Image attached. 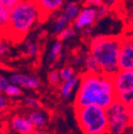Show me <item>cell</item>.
Listing matches in <instances>:
<instances>
[{"label":"cell","instance_id":"obj_1","mask_svg":"<svg viewBox=\"0 0 133 134\" xmlns=\"http://www.w3.org/2000/svg\"><path fill=\"white\" fill-rule=\"evenodd\" d=\"M117 99L113 79L110 76L100 74L84 72L80 76L79 87L76 92L74 107H99L108 109Z\"/></svg>","mask_w":133,"mask_h":134},{"label":"cell","instance_id":"obj_2","mask_svg":"<svg viewBox=\"0 0 133 134\" xmlns=\"http://www.w3.org/2000/svg\"><path fill=\"white\" fill-rule=\"evenodd\" d=\"M40 20H42L41 11L35 0H21L11 11L5 38L14 43L23 41Z\"/></svg>","mask_w":133,"mask_h":134},{"label":"cell","instance_id":"obj_3","mask_svg":"<svg viewBox=\"0 0 133 134\" xmlns=\"http://www.w3.org/2000/svg\"><path fill=\"white\" fill-rule=\"evenodd\" d=\"M121 36L96 35L90 41V54L100 66L103 75L113 77L119 71L118 59Z\"/></svg>","mask_w":133,"mask_h":134},{"label":"cell","instance_id":"obj_4","mask_svg":"<svg viewBox=\"0 0 133 134\" xmlns=\"http://www.w3.org/2000/svg\"><path fill=\"white\" fill-rule=\"evenodd\" d=\"M75 115L83 134H108L109 120L106 109L99 107L76 108Z\"/></svg>","mask_w":133,"mask_h":134},{"label":"cell","instance_id":"obj_5","mask_svg":"<svg viewBox=\"0 0 133 134\" xmlns=\"http://www.w3.org/2000/svg\"><path fill=\"white\" fill-rule=\"evenodd\" d=\"M106 111L109 120V134H125L132 128L129 108L120 100L116 99Z\"/></svg>","mask_w":133,"mask_h":134},{"label":"cell","instance_id":"obj_6","mask_svg":"<svg viewBox=\"0 0 133 134\" xmlns=\"http://www.w3.org/2000/svg\"><path fill=\"white\" fill-rule=\"evenodd\" d=\"M118 66L119 70H133V36H121Z\"/></svg>","mask_w":133,"mask_h":134},{"label":"cell","instance_id":"obj_7","mask_svg":"<svg viewBox=\"0 0 133 134\" xmlns=\"http://www.w3.org/2000/svg\"><path fill=\"white\" fill-rule=\"evenodd\" d=\"M112 79L116 96L133 92V70H119Z\"/></svg>","mask_w":133,"mask_h":134},{"label":"cell","instance_id":"obj_8","mask_svg":"<svg viewBox=\"0 0 133 134\" xmlns=\"http://www.w3.org/2000/svg\"><path fill=\"white\" fill-rule=\"evenodd\" d=\"M97 20V10L96 8L84 7L80 10L79 15L74 21V28L76 30H84L91 28L92 25Z\"/></svg>","mask_w":133,"mask_h":134},{"label":"cell","instance_id":"obj_9","mask_svg":"<svg viewBox=\"0 0 133 134\" xmlns=\"http://www.w3.org/2000/svg\"><path fill=\"white\" fill-rule=\"evenodd\" d=\"M7 126L9 130L20 134H31L35 130L34 127L30 122V120L28 119V117L19 114L13 115L7 121Z\"/></svg>","mask_w":133,"mask_h":134},{"label":"cell","instance_id":"obj_10","mask_svg":"<svg viewBox=\"0 0 133 134\" xmlns=\"http://www.w3.org/2000/svg\"><path fill=\"white\" fill-rule=\"evenodd\" d=\"M10 83L14 85H17L20 88H27V90H37L41 87V81L34 77L21 72H15L12 74L9 78Z\"/></svg>","mask_w":133,"mask_h":134},{"label":"cell","instance_id":"obj_11","mask_svg":"<svg viewBox=\"0 0 133 134\" xmlns=\"http://www.w3.org/2000/svg\"><path fill=\"white\" fill-rule=\"evenodd\" d=\"M35 1L41 11L42 20H44L53 13L58 12L64 5L66 0H35Z\"/></svg>","mask_w":133,"mask_h":134},{"label":"cell","instance_id":"obj_12","mask_svg":"<svg viewBox=\"0 0 133 134\" xmlns=\"http://www.w3.org/2000/svg\"><path fill=\"white\" fill-rule=\"evenodd\" d=\"M80 83V77L75 76L68 81L62 82L60 85V94L64 99H69L75 91L78 90Z\"/></svg>","mask_w":133,"mask_h":134},{"label":"cell","instance_id":"obj_13","mask_svg":"<svg viewBox=\"0 0 133 134\" xmlns=\"http://www.w3.org/2000/svg\"><path fill=\"white\" fill-rule=\"evenodd\" d=\"M28 119L32 124V126L34 127V129H43L46 124H47V116L44 112L40 110H34L31 111L28 115Z\"/></svg>","mask_w":133,"mask_h":134},{"label":"cell","instance_id":"obj_14","mask_svg":"<svg viewBox=\"0 0 133 134\" xmlns=\"http://www.w3.org/2000/svg\"><path fill=\"white\" fill-rule=\"evenodd\" d=\"M69 25H70V23L67 19V17L65 16V14L61 13L56 17V19L52 24V32L58 36L63 30H65L67 27H69Z\"/></svg>","mask_w":133,"mask_h":134},{"label":"cell","instance_id":"obj_15","mask_svg":"<svg viewBox=\"0 0 133 134\" xmlns=\"http://www.w3.org/2000/svg\"><path fill=\"white\" fill-rule=\"evenodd\" d=\"M10 14L11 11L0 4V36L5 37L7 30L10 21Z\"/></svg>","mask_w":133,"mask_h":134},{"label":"cell","instance_id":"obj_16","mask_svg":"<svg viewBox=\"0 0 133 134\" xmlns=\"http://www.w3.org/2000/svg\"><path fill=\"white\" fill-rule=\"evenodd\" d=\"M65 16L67 17V19L69 20V23L74 24L75 19L77 18V16L79 15L80 13V9H79V5L78 3L74 2V1H69L65 4V8H64V12Z\"/></svg>","mask_w":133,"mask_h":134},{"label":"cell","instance_id":"obj_17","mask_svg":"<svg viewBox=\"0 0 133 134\" xmlns=\"http://www.w3.org/2000/svg\"><path fill=\"white\" fill-rule=\"evenodd\" d=\"M84 64H85L86 72H88V74H95V75H100V74H102L100 66L98 65V63L95 61V59H94L90 53L86 55Z\"/></svg>","mask_w":133,"mask_h":134},{"label":"cell","instance_id":"obj_18","mask_svg":"<svg viewBox=\"0 0 133 134\" xmlns=\"http://www.w3.org/2000/svg\"><path fill=\"white\" fill-rule=\"evenodd\" d=\"M62 42L60 41H57L56 43L52 44L50 50L48 52V61L50 63H54L58 61V59L61 57V53H62Z\"/></svg>","mask_w":133,"mask_h":134},{"label":"cell","instance_id":"obj_19","mask_svg":"<svg viewBox=\"0 0 133 134\" xmlns=\"http://www.w3.org/2000/svg\"><path fill=\"white\" fill-rule=\"evenodd\" d=\"M38 50H40V47H38V44L36 42H33V41H28L26 44H25V52L28 57L30 58H33V57H36L37 53H38Z\"/></svg>","mask_w":133,"mask_h":134},{"label":"cell","instance_id":"obj_20","mask_svg":"<svg viewBox=\"0 0 133 134\" xmlns=\"http://www.w3.org/2000/svg\"><path fill=\"white\" fill-rule=\"evenodd\" d=\"M24 104L27 108L32 109V111L34 110H40L42 108V102L35 97H26L24 100Z\"/></svg>","mask_w":133,"mask_h":134},{"label":"cell","instance_id":"obj_21","mask_svg":"<svg viewBox=\"0 0 133 134\" xmlns=\"http://www.w3.org/2000/svg\"><path fill=\"white\" fill-rule=\"evenodd\" d=\"M75 34H76V29H75L74 27L69 26V27L66 28L65 30H63V31L60 33V34L58 35V41H60V42L67 41V40L74 37Z\"/></svg>","mask_w":133,"mask_h":134},{"label":"cell","instance_id":"obj_22","mask_svg":"<svg viewBox=\"0 0 133 134\" xmlns=\"http://www.w3.org/2000/svg\"><path fill=\"white\" fill-rule=\"evenodd\" d=\"M4 94L8 97H11V98H17V97H20L23 95V91H21V88L19 86L14 85V84H12V83H10V85L5 90Z\"/></svg>","mask_w":133,"mask_h":134},{"label":"cell","instance_id":"obj_23","mask_svg":"<svg viewBox=\"0 0 133 134\" xmlns=\"http://www.w3.org/2000/svg\"><path fill=\"white\" fill-rule=\"evenodd\" d=\"M59 72H60V77H61L62 82L68 81L75 77V70H74L73 67H63Z\"/></svg>","mask_w":133,"mask_h":134},{"label":"cell","instance_id":"obj_24","mask_svg":"<svg viewBox=\"0 0 133 134\" xmlns=\"http://www.w3.org/2000/svg\"><path fill=\"white\" fill-rule=\"evenodd\" d=\"M48 82L50 83L51 85H61V77H60V72L57 70H51L48 74Z\"/></svg>","mask_w":133,"mask_h":134},{"label":"cell","instance_id":"obj_25","mask_svg":"<svg viewBox=\"0 0 133 134\" xmlns=\"http://www.w3.org/2000/svg\"><path fill=\"white\" fill-rule=\"evenodd\" d=\"M110 9L111 8H109L107 4H101L100 7H98V8H96V10H97V20L98 19H101V18H106V16L109 14V12H110Z\"/></svg>","mask_w":133,"mask_h":134},{"label":"cell","instance_id":"obj_26","mask_svg":"<svg viewBox=\"0 0 133 134\" xmlns=\"http://www.w3.org/2000/svg\"><path fill=\"white\" fill-rule=\"evenodd\" d=\"M20 2H21V0H0V4H2L4 8H7L10 11H12Z\"/></svg>","mask_w":133,"mask_h":134},{"label":"cell","instance_id":"obj_27","mask_svg":"<svg viewBox=\"0 0 133 134\" xmlns=\"http://www.w3.org/2000/svg\"><path fill=\"white\" fill-rule=\"evenodd\" d=\"M9 85H10V80L4 76H0V94L4 93Z\"/></svg>","mask_w":133,"mask_h":134},{"label":"cell","instance_id":"obj_28","mask_svg":"<svg viewBox=\"0 0 133 134\" xmlns=\"http://www.w3.org/2000/svg\"><path fill=\"white\" fill-rule=\"evenodd\" d=\"M8 108H9V100L7 99V97L0 94V114L5 112Z\"/></svg>","mask_w":133,"mask_h":134},{"label":"cell","instance_id":"obj_29","mask_svg":"<svg viewBox=\"0 0 133 134\" xmlns=\"http://www.w3.org/2000/svg\"><path fill=\"white\" fill-rule=\"evenodd\" d=\"M10 53V48L9 46L0 38V58H3Z\"/></svg>","mask_w":133,"mask_h":134},{"label":"cell","instance_id":"obj_30","mask_svg":"<svg viewBox=\"0 0 133 134\" xmlns=\"http://www.w3.org/2000/svg\"><path fill=\"white\" fill-rule=\"evenodd\" d=\"M103 4V0H84V5L91 8H98Z\"/></svg>","mask_w":133,"mask_h":134},{"label":"cell","instance_id":"obj_31","mask_svg":"<svg viewBox=\"0 0 133 134\" xmlns=\"http://www.w3.org/2000/svg\"><path fill=\"white\" fill-rule=\"evenodd\" d=\"M7 130H8L7 121H4L1 117H0V134H4Z\"/></svg>","mask_w":133,"mask_h":134},{"label":"cell","instance_id":"obj_32","mask_svg":"<svg viewBox=\"0 0 133 134\" xmlns=\"http://www.w3.org/2000/svg\"><path fill=\"white\" fill-rule=\"evenodd\" d=\"M129 117H130L131 125H132V128H133V105L129 108Z\"/></svg>","mask_w":133,"mask_h":134},{"label":"cell","instance_id":"obj_33","mask_svg":"<svg viewBox=\"0 0 133 134\" xmlns=\"http://www.w3.org/2000/svg\"><path fill=\"white\" fill-rule=\"evenodd\" d=\"M115 1H116V0H103V3H104V4H107L109 8H111V7H113V5H114Z\"/></svg>","mask_w":133,"mask_h":134},{"label":"cell","instance_id":"obj_34","mask_svg":"<svg viewBox=\"0 0 133 134\" xmlns=\"http://www.w3.org/2000/svg\"><path fill=\"white\" fill-rule=\"evenodd\" d=\"M31 134H48L46 131H44V130H42V129H35L34 131H33Z\"/></svg>","mask_w":133,"mask_h":134},{"label":"cell","instance_id":"obj_35","mask_svg":"<svg viewBox=\"0 0 133 134\" xmlns=\"http://www.w3.org/2000/svg\"><path fill=\"white\" fill-rule=\"evenodd\" d=\"M4 134H20V133H17V132H14V131H11V130H7Z\"/></svg>","mask_w":133,"mask_h":134},{"label":"cell","instance_id":"obj_36","mask_svg":"<svg viewBox=\"0 0 133 134\" xmlns=\"http://www.w3.org/2000/svg\"><path fill=\"white\" fill-rule=\"evenodd\" d=\"M125 134H133V129H132V130H130V131H128V132H126Z\"/></svg>","mask_w":133,"mask_h":134},{"label":"cell","instance_id":"obj_37","mask_svg":"<svg viewBox=\"0 0 133 134\" xmlns=\"http://www.w3.org/2000/svg\"><path fill=\"white\" fill-rule=\"evenodd\" d=\"M0 67H2V64H1V62H0Z\"/></svg>","mask_w":133,"mask_h":134}]
</instances>
